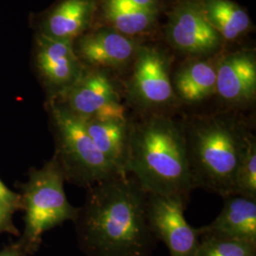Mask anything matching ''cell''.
<instances>
[{"label":"cell","mask_w":256,"mask_h":256,"mask_svg":"<svg viewBox=\"0 0 256 256\" xmlns=\"http://www.w3.org/2000/svg\"><path fill=\"white\" fill-rule=\"evenodd\" d=\"M147 192L134 178L93 185L82 212V230L95 256H149L155 236L147 220Z\"/></svg>","instance_id":"1"},{"label":"cell","mask_w":256,"mask_h":256,"mask_svg":"<svg viewBox=\"0 0 256 256\" xmlns=\"http://www.w3.org/2000/svg\"><path fill=\"white\" fill-rule=\"evenodd\" d=\"M126 174L147 194L188 200L194 190L182 122L170 115L131 120Z\"/></svg>","instance_id":"2"},{"label":"cell","mask_w":256,"mask_h":256,"mask_svg":"<svg viewBox=\"0 0 256 256\" xmlns=\"http://www.w3.org/2000/svg\"><path fill=\"white\" fill-rule=\"evenodd\" d=\"M182 122L194 188L232 194L252 129L240 112L223 110Z\"/></svg>","instance_id":"3"},{"label":"cell","mask_w":256,"mask_h":256,"mask_svg":"<svg viewBox=\"0 0 256 256\" xmlns=\"http://www.w3.org/2000/svg\"><path fill=\"white\" fill-rule=\"evenodd\" d=\"M50 108L60 156V160L56 162L64 176L92 186L124 176L98 150L81 117L59 102H52Z\"/></svg>","instance_id":"4"},{"label":"cell","mask_w":256,"mask_h":256,"mask_svg":"<svg viewBox=\"0 0 256 256\" xmlns=\"http://www.w3.org/2000/svg\"><path fill=\"white\" fill-rule=\"evenodd\" d=\"M171 58L154 46L140 45L129 68L122 94L138 117L171 115L180 104L171 79Z\"/></svg>","instance_id":"5"},{"label":"cell","mask_w":256,"mask_h":256,"mask_svg":"<svg viewBox=\"0 0 256 256\" xmlns=\"http://www.w3.org/2000/svg\"><path fill=\"white\" fill-rule=\"evenodd\" d=\"M64 178L56 160L32 174L26 194L27 234L32 242L39 241L46 230L77 214L66 196Z\"/></svg>","instance_id":"6"},{"label":"cell","mask_w":256,"mask_h":256,"mask_svg":"<svg viewBox=\"0 0 256 256\" xmlns=\"http://www.w3.org/2000/svg\"><path fill=\"white\" fill-rule=\"evenodd\" d=\"M122 96L115 75L84 68L79 79L59 95V102L82 119H124L128 117Z\"/></svg>","instance_id":"7"},{"label":"cell","mask_w":256,"mask_h":256,"mask_svg":"<svg viewBox=\"0 0 256 256\" xmlns=\"http://www.w3.org/2000/svg\"><path fill=\"white\" fill-rule=\"evenodd\" d=\"M165 37L174 50L188 58L214 56L224 43L206 18L200 0H174Z\"/></svg>","instance_id":"8"},{"label":"cell","mask_w":256,"mask_h":256,"mask_svg":"<svg viewBox=\"0 0 256 256\" xmlns=\"http://www.w3.org/2000/svg\"><path fill=\"white\" fill-rule=\"evenodd\" d=\"M186 200L180 196L147 194V220L156 238L171 256H192L200 244V232L184 216Z\"/></svg>","instance_id":"9"},{"label":"cell","mask_w":256,"mask_h":256,"mask_svg":"<svg viewBox=\"0 0 256 256\" xmlns=\"http://www.w3.org/2000/svg\"><path fill=\"white\" fill-rule=\"evenodd\" d=\"M74 45L84 66L115 76L129 70L140 46L134 37L126 36L108 25L82 34Z\"/></svg>","instance_id":"10"},{"label":"cell","mask_w":256,"mask_h":256,"mask_svg":"<svg viewBox=\"0 0 256 256\" xmlns=\"http://www.w3.org/2000/svg\"><path fill=\"white\" fill-rule=\"evenodd\" d=\"M224 110L240 112L256 99V56L254 50H240L218 60L216 95Z\"/></svg>","instance_id":"11"},{"label":"cell","mask_w":256,"mask_h":256,"mask_svg":"<svg viewBox=\"0 0 256 256\" xmlns=\"http://www.w3.org/2000/svg\"><path fill=\"white\" fill-rule=\"evenodd\" d=\"M74 42L50 38L42 34L36 38L38 70L57 96L72 86L86 68L75 52Z\"/></svg>","instance_id":"12"},{"label":"cell","mask_w":256,"mask_h":256,"mask_svg":"<svg viewBox=\"0 0 256 256\" xmlns=\"http://www.w3.org/2000/svg\"><path fill=\"white\" fill-rule=\"evenodd\" d=\"M218 218L198 229L200 236L227 238L256 244V200L238 194L223 198Z\"/></svg>","instance_id":"13"},{"label":"cell","mask_w":256,"mask_h":256,"mask_svg":"<svg viewBox=\"0 0 256 256\" xmlns=\"http://www.w3.org/2000/svg\"><path fill=\"white\" fill-rule=\"evenodd\" d=\"M218 58H188L171 74L174 95L180 104L196 106L216 95Z\"/></svg>","instance_id":"14"},{"label":"cell","mask_w":256,"mask_h":256,"mask_svg":"<svg viewBox=\"0 0 256 256\" xmlns=\"http://www.w3.org/2000/svg\"><path fill=\"white\" fill-rule=\"evenodd\" d=\"M98 8V0H62L46 14L40 34L74 41L90 28Z\"/></svg>","instance_id":"15"},{"label":"cell","mask_w":256,"mask_h":256,"mask_svg":"<svg viewBox=\"0 0 256 256\" xmlns=\"http://www.w3.org/2000/svg\"><path fill=\"white\" fill-rule=\"evenodd\" d=\"M82 120L98 150L122 174L128 176L126 168L129 154L131 120Z\"/></svg>","instance_id":"16"},{"label":"cell","mask_w":256,"mask_h":256,"mask_svg":"<svg viewBox=\"0 0 256 256\" xmlns=\"http://www.w3.org/2000/svg\"><path fill=\"white\" fill-rule=\"evenodd\" d=\"M98 6L106 25L134 38L152 30L158 19L155 14L138 8L128 0H99Z\"/></svg>","instance_id":"17"},{"label":"cell","mask_w":256,"mask_h":256,"mask_svg":"<svg viewBox=\"0 0 256 256\" xmlns=\"http://www.w3.org/2000/svg\"><path fill=\"white\" fill-rule=\"evenodd\" d=\"M210 26L227 41H234L252 27L247 12L232 0H200Z\"/></svg>","instance_id":"18"},{"label":"cell","mask_w":256,"mask_h":256,"mask_svg":"<svg viewBox=\"0 0 256 256\" xmlns=\"http://www.w3.org/2000/svg\"><path fill=\"white\" fill-rule=\"evenodd\" d=\"M232 194L256 200V137L248 140L247 149L238 165Z\"/></svg>","instance_id":"19"},{"label":"cell","mask_w":256,"mask_h":256,"mask_svg":"<svg viewBox=\"0 0 256 256\" xmlns=\"http://www.w3.org/2000/svg\"><path fill=\"white\" fill-rule=\"evenodd\" d=\"M192 256H256V244L203 236Z\"/></svg>","instance_id":"20"},{"label":"cell","mask_w":256,"mask_h":256,"mask_svg":"<svg viewBox=\"0 0 256 256\" xmlns=\"http://www.w3.org/2000/svg\"><path fill=\"white\" fill-rule=\"evenodd\" d=\"M130 3L137 6L138 8L144 10L156 16L160 14L166 7V0H128Z\"/></svg>","instance_id":"21"},{"label":"cell","mask_w":256,"mask_h":256,"mask_svg":"<svg viewBox=\"0 0 256 256\" xmlns=\"http://www.w3.org/2000/svg\"><path fill=\"white\" fill-rule=\"evenodd\" d=\"M18 200V196L12 192L5 186V184L0 180V204L12 209V207L16 206Z\"/></svg>","instance_id":"22"},{"label":"cell","mask_w":256,"mask_h":256,"mask_svg":"<svg viewBox=\"0 0 256 256\" xmlns=\"http://www.w3.org/2000/svg\"><path fill=\"white\" fill-rule=\"evenodd\" d=\"M10 210L12 209L0 204V228H2L3 225L7 222Z\"/></svg>","instance_id":"23"},{"label":"cell","mask_w":256,"mask_h":256,"mask_svg":"<svg viewBox=\"0 0 256 256\" xmlns=\"http://www.w3.org/2000/svg\"><path fill=\"white\" fill-rule=\"evenodd\" d=\"M0 256H19L18 252L14 248H7L0 252Z\"/></svg>","instance_id":"24"}]
</instances>
